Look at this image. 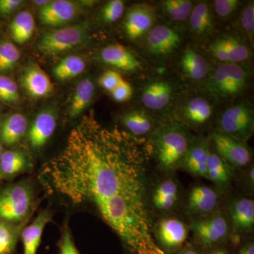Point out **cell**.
<instances>
[{"instance_id": "cell-52", "label": "cell", "mask_w": 254, "mask_h": 254, "mask_svg": "<svg viewBox=\"0 0 254 254\" xmlns=\"http://www.w3.org/2000/svg\"><path fill=\"white\" fill-rule=\"evenodd\" d=\"M1 107H0V114H1Z\"/></svg>"}, {"instance_id": "cell-36", "label": "cell", "mask_w": 254, "mask_h": 254, "mask_svg": "<svg viewBox=\"0 0 254 254\" xmlns=\"http://www.w3.org/2000/svg\"><path fill=\"white\" fill-rule=\"evenodd\" d=\"M19 100L16 82L5 75H0V100L7 104H16Z\"/></svg>"}, {"instance_id": "cell-40", "label": "cell", "mask_w": 254, "mask_h": 254, "mask_svg": "<svg viewBox=\"0 0 254 254\" xmlns=\"http://www.w3.org/2000/svg\"><path fill=\"white\" fill-rule=\"evenodd\" d=\"M240 3L239 0H215L214 9L218 17L226 19L236 11Z\"/></svg>"}, {"instance_id": "cell-46", "label": "cell", "mask_w": 254, "mask_h": 254, "mask_svg": "<svg viewBox=\"0 0 254 254\" xmlns=\"http://www.w3.org/2000/svg\"><path fill=\"white\" fill-rule=\"evenodd\" d=\"M238 254H254V245L253 242H249L241 247Z\"/></svg>"}, {"instance_id": "cell-17", "label": "cell", "mask_w": 254, "mask_h": 254, "mask_svg": "<svg viewBox=\"0 0 254 254\" xmlns=\"http://www.w3.org/2000/svg\"><path fill=\"white\" fill-rule=\"evenodd\" d=\"M219 202L216 190L204 185L193 187L187 198V210L193 215L202 217L213 213Z\"/></svg>"}, {"instance_id": "cell-37", "label": "cell", "mask_w": 254, "mask_h": 254, "mask_svg": "<svg viewBox=\"0 0 254 254\" xmlns=\"http://www.w3.org/2000/svg\"><path fill=\"white\" fill-rule=\"evenodd\" d=\"M125 3L122 0H112L104 5L100 12L102 20L105 23H114L123 16Z\"/></svg>"}, {"instance_id": "cell-11", "label": "cell", "mask_w": 254, "mask_h": 254, "mask_svg": "<svg viewBox=\"0 0 254 254\" xmlns=\"http://www.w3.org/2000/svg\"><path fill=\"white\" fill-rule=\"evenodd\" d=\"M156 19L155 8L150 4L133 5L128 9L124 21V28L127 37L136 41L148 34Z\"/></svg>"}, {"instance_id": "cell-44", "label": "cell", "mask_w": 254, "mask_h": 254, "mask_svg": "<svg viewBox=\"0 0 254 254\" xmlns=\"http://www.w3.org/2000/svg\"><path fill=\"white\" fill-rule=\"evenodd\" d=\"M22 3L21 0H0V14L3 16L11 14Z\"/></svg>"}, {"instance_id": "cell-7", "label": "cell", "mask_w": 254, "mask_h": 254, "mask_svg": "<svg viewBox=\"0 0 254 254\" xmlns=\"http://www.w3.org/2000/svg\"><path fill=\"white\" fill-rule=\"evenodd\" d=\"M88 38V23H81L45 33L38 43V49L45 55H58L81 46Z\"/></svg>"}, {"instance_id": "cell-25", "label": "cell", "mask_w": 254, "mask_h": 254, "mask_svg": "<svg viewBox=\"0 0 254 254\" xmlns=\"http://www.w3.org/2000/svg\"><path fill=\"white\" fill-rule=\"evenodd\" d=\"M31 168L30 159L23 150H6L0 155V173L2 179L18 176L26 173Z\"/></svg>"}, {"instance_id": "cell-49", "label": "cell", "mask_w": 254, "mask_h": 254, "mask_svg": "<svg viewBox=\"0 0 254 254\" xmlns=\"http://www.w3.org/2000/svg\"><path fill=\"white\" fill-rule=\"evenodd\" d=\"M33 4L38 5L40 7L42 8L43 6H46L50 2V1H46V0H45V1H33Z\"/></svg>"}, {"instance_id": "cell-2", "label": "cell", "mask_w": 254, "mask_h": 254, "mask_svg": "<svg viewBox=\"0 0 254 254\" xmlns=\"http://www.w3.org/2000/svg\"><path fill=\"white\" fill-rule=\"evenodd\" d=\"M190 143L185 128L175 124L160 127L151 138L155 158L160 168L165 171L180 168Z\"/></svg>"}, {"instance_id": "cell-41", "label": "cell", "mask_w": 254, "mask_h": 254, "mask_svg": "<svg viewBox=\"0 0 254 254\" xmlns=\"http://www.w3.org/2000/svg\"><path fill=\"white\" fill-rule=\"evenodd\" d=\"M121 75L115 71H108L100 76L99 83L102 88L106 91L112 92L123 81Z\"/></svg>"}, {"instance_id": "cell-9", "label": "cell", "mask_w": 254, "mask_h": 254, "mask_svg": "<svg viewBox=\"0 0 254 254\" xmlns=\"http://www.w3.org/2000/svg\"><path fill=\"white\" fill-rule=\"evenodd\" d=\"M212 140L216 153L232 167H245L250 163L252 151L245 142L219 131L214 132Z\"/></svg>"}, {"instance_id": "cell-23", "label": "cell", "mask_w": 254, "mask_h": 254, "mask_svg": "<svg viewBox=\"0 0 254 254\" xmlns=\"http://www.w3.org/2000/svg\"><path fill=\"white\" fill-rule=\"evenodd\" d=\"M28 120L21 113L9 115L0 125V142L2 145L12 147L27 133Z\"/></svg>"}, {"instance_id": "cell-5", "label": "cell", "mask_w": 254, "mask_h": 254, "mask_svg": "<svg viewBox=\"0 0 254 254\" xmlns=\"http://www.w3.org/2000/svg\"><path fill=\"white\" fill-rule=\"evenodd\" d=\"M190 229L194 245L208 254L223 245L230 235V226L225 215L213 213L192 220Z\"/></svg>"}, {"instance_id": "cell-1", "label": "cell", "mask_w": 254, "mask_h": 254, "mask_svg": "<svg viewBox=\"0 0 254 254\" xmlns=\"http://www.w3.org/2000/svg\"><path fill=\"white\" fill-rule=\"evenodd\" d=\"M41 180L50 193L92 207L128 254H165L153 235L146 157L129 133L85 115L63 151L43 167Z\"/></svg>"}, {"instance_id": "cell-29", "label": "cell", "mask_w": 254, "mask_h": 254, "mask_svg": "<svg viewBox=\"0 0 254 254\" xmlns=\"http://www.w3.org/2000/svg\"><path fill=\"white\" fill-rule=\"evenodd\" d=\"M35 20L29 11H23L15 16L10 24V34L16 43L22 45L33 36Z\"/></svg>"}, {"instance_id": "cell-15", "label": "cell", "mask_w": 254, "mask_h": 254, "mask_svg": "<svg viewBox=\"0 0 254 254\" xmlns=\"http://www.w3.org/2000/svg\"><path fill=\"white\" fill-rule=\"evenodd\" d=\"M232 234L240 237L247 235L254 226V202L248 198L233 200L229 206Z\"/></svg>"}, {"instance_id": "cell-14", "label": "cell", "mask_w": 254, "mask_h": 254, "mask_svg": "<svg viewBox=\"0 0 254 254\" xmlns=\"http://www.w3.org/2000/svg\"><path fill=\"white\" fill-rule=\"evenodd\" d=\"M20 81L26 93L33 98H45L54 90L49 76L36 64H31L23 70Z\"/></svg>"}, {"instance_id": "cell-10", "label": "cell", "mask_w": 254, "mask_h": 254, "mask_svg": "<svg viewBox=\"0 0 254 254\" xmlns=\"http://www.w3.org/2000/svg\"><path fill=\"white\" fill-rule=\"evenodd\" d=\"M182 43L180 32L175 28L158 25L146 35V49L149 54L163 58L173 54Z\"/></svg>"}, {"instance_id": "cell-47", "label": "cell", "mask_w": 254, "mask_h": 254, "mask_svg": "<svg viewBox=\"0 0 254 254\" xmlns=\"http://www.w3.org/2000/svg\"><path fill=\"white\" fill-rule=\"evenodd\" d=\"M206 254H230L229 250H227L226 247H224L223 245L220 246V247H217V248L214 249V250L210 251Z\"/></svg>"}, {"instance_id": "cell-31", "label": "cell", "mask_w": 254, "mask_h": 254, "mask_svg": "<svg viewBox=\"0 0 254 254\" xmlns=\"http://www.w3.org/2000/svg\"><path fill=\"white\" fill-rule=\"evenodd\" d=\"M84 60L78 55H68L53 68V74L57 79L66 81L81 74L86 68Z\"/></svg>"}, {"instance_id": "cell-43", "label": "cell", "mask_w": 254, "mask_h": 254, "mask_svg": "<svg viewBox=\"0 0 254 254\" xmlns=\"http://www.w3.org/2000/svg\"><path fill=\"white\" fill-rule=\"evenodd\" d=\"M209 52L215 59L224 63H229L228 56L225 48L218 38L210 43L208 47Z\"/></svg>"}, {"instance_id": "cell-34", "label": "cell", "mask_w": 254, "mask_h": 254, "mask_svg": "<svg viewBox=\"0 0 254 254\" xmlns=\"http://www.w3.org/2000/svg\"><path fill=\"white\" fill-rule=\"evenodd\" d=\"M21 58L17 47L9 40L0 41V75L11 72Z\"/></svg>"}, {"instance_id": "cell-21", "label": "cell", "mask_w": 254, "mask_h": 254, "mask_svg": "<svg viewBox=\"0 0 254 254\" xmlns=\"http://www.w3.org/2000/svg\"><path fill=\"white\" fill-rule=\"evenodd\" d=\"M100 56L103 63L123 71H134L141 66L136 57L122 45L105 47L100 51Z\"/></svg>"}, {"instance_id": "cell-33", "label": "cell", "mask_w": 254, "mask_h": 254, "mask_svg": "<svg viewBox=\"0 0 254 254\" xmlns=\"http://www.w3.org/2000/svg\"><path fill=\"white\" fill-rule=\"evenodd\" d=\"M23 226L0 220V254H15Z\"/></svg>"}, {"instance_id": "cell-51", "label": "cell", "mask_w": 254, "mask_h": 254, "mask_svg": "<svg viewBox=\"0 0 254 254\" xmlns=\"http://www.w3.org/2000/svg\"><path fill=\"white\" fill-rule=\"evenodd\" d=\"M0 179H2V177H1V173H0Z\"/></svg>"}, {"instance_id": "cell-20", "label": "cell", "mask_w": 254, "mask_h": 254, "mask_svg": "<svg viewBox=\"0 0 254 254\" xmlns=\"http://www.w3.org/2000/svg\"><path fill=\"white\" fill-rule=\"evenodd\" d=\"M52 219L51 212L43 210L28 226L21 230L20 238L23 244V254H37L45 227Z\"/></svg>"}, {"instance_id": "cell-13", "label": "cell", "mask_w": 254, "mask_h": 254, "mask_svg": "<svg viewBox=\"0 0 254 254\" xmlns=\"http://www.w3.org/2000/svg\"><path fill=\"white\" fill-rule=\"evenodd\" d=\"M56 112L47 108L36 115L27 131L28 145L34 150H41L53 136L57 126Z\"/></svg>"}, {"instance_id": "cell-50", "label": "cell", "mask_w": 254, "mask_h": 254, "mask_svg": "<svg viewBox=\"0 0 254 254\" xmlns=\"http://www.w3.org/2000/svg\"><path fill=\"white\" fill-rule=\"evenodd\" d=\"M3 151H4V150H3V145L1 144V142H0V155H1V153H3Z\"/></svg>"}, {"instance_id": "cell-38", "label": "cell", "mask_w": 254, "mask_h": 254, "mask_svg": "<svg viewBox=\"0 0 254 254\" xmlns=\"http://www.w3.org/2000/svg\"><path fill=\"white\" fill-rule=\"evenodd\" d=\"M241 27L248 36L251 42H253L254 33V4L250 1L242 11L240 18Z\"/></svg>"}, {"instance_id": "cell-12", "label": "cell", "mask_w": 254, "mask_h": 254, "mask_svg": "<svg viewBox=\"0 0 254 254\" xmlns=\"http://www.w3.org/2000/svg\"><path fill=\"white\" fill-rule=\"evenodd\" d=\"M79 14L80 7L76 3L68 0H55L40 9L39 19L46 26L61 27L71 23Z\"/></svg>"}, {"instance_id": "cell-48", "label": "cell", "mask_w": 254, "mask_h": 254, "mask_svg": "<svg viewBox=\"0 0 254 254\" xmlns=\"http://www.w3.org/2000/svg\"><path fill=\"white\" fill-rule=\"evenodd\" d=\"M247 178H248L249 185L253 188L254 185V168L253 166L251 167L249 170Z\"/></svg>"}, {"instance_id": "cell-6", "label": "cell", "mask_w": 254, "mask_h": 254, "mask_svg": "<svg viewBox=\"0 0 254 254\" xmlns=\"http://www.w3.org/2000/svg\"><path fill=\"white\" fill-rule=\"evenodd\" d=\"M254 131V110L247 102L235 103L220 115L218 131L220 133L247 143Z\"/></svg>"}, {"instance_id": "cell-30", "label": "cell", "mask_w": 254, "mask_h": 254, "mask_svg": "<svg viewBox=\"0 0 254 254\" xmlns=\"http://www.w3.org/2000/svg\"><path fill=\"white\" fill-rule=\"evenodd\" d=\"M122 122L124 126L133 136H142L148 134L153 128L151 118L141 110L128 112L123 115Z\"/></svg>"}, {"instance_id": "cell-24", "label": "cell", "mask_w": 254, "mask_h": 254, "mask_svg": "<svg viewBox=\"0 0 254 254\" xmlns=\"http://www.w3.org/2000/svg\"><path fill=\"white\" fill-rule=\"evenodd\" d=\"M213 105L203 97H193L185 103L181 111L182 118L192 126L205 125L213 116Z\"/></svg>"}, {"instance_id": "cell-8", "label": "cell", "mask_w": 254, "mask_h": 254, "mask_svg": "<svg viewBox=\"0 0 254 254\" xmlns=\"http://www.w3.org/2000/svg\"><path fill=\"white\" fill-rule=\"evenodd\" d=\"M153 235L157 245L164 253L174 254L186 245L189 229L180 219L166 217L158 222Z\"/></svg>"}, {"instance_id": "cell-27", "label": "cell", "mask_w": 254, "mask_h": 254, "mask_svg": "<svg viewBox=\"0 0 254 254\" xmlns=\"http://www.w3.org/2000/svg\"><path fill=\"white\" fill-rule=\"evenodd\" d=\"M180 66L185 75L193 81H202L209 71L208 64L203 55L190 48L182 53Z\"/></svg>"}, {"instance_id": "cell-39", "label": "cell", "mask_w": 254, "mask_h": 254, "mask_svg": "<svg viewBox=\"0 0 254 254\" xmlns=\"http://www.w3.org/2000/svg\"><path fill=\"white\" fill-rule=\"evenodd\" d=\"M58 247L60 254H80L73 242L71 230L67 224L64 225L63 227Z\"/></svg>"}, {"instance_id": "cell-19", "label": "cell", "mask_w": 254, "mask_h": 254, "mask_svg": "<svg viewBox=\"0 0 254 254\" xmlns=\"http://www.w3.org/2000/svg\"><path fill=\"white\" fill-rule=\"evenodd\" d=\"M178 184L173 179H165L155 186L151 194V204L155 210L168 213L174 210L180 200Z\"/></svg>"}, {"instance_id": "cell-45", "label": "cell", "mask_w": 254, "mask_h": 254, "mask_svg": "<svg viewBox=\"0 0 254 254\" xmlns=\"http://www.w3.org/2000/svg\"><path fill=\"white\" fill-rule=\"evenodd\" d=\"M174 254H206L194 244L187 243L186 245Z\"/></svg>"}, {"instance_id": "cell-32", "label": "cell", "mask_w": 254, "mask_h": 254, "mask_svg": "<svg viewBox=\"0 0 254 254\" xmlns=\"http://www.w3.org/2000/svg\"><path fill=\"white\" fill-rule=\"evenodd\" d=\"M228 56L229 63L238 64L247 61L251 58L250 48L238 37L224 34L219 37Z\"/></svg>"}, {"instance_id": "cell-35", "label": "cell", "mask_w": 254, "mask_h": 254, "mask_svg": "<svg viewBox=\"0 0 254 254\" xmlns=\"http://www.w3.org/2000/svg\"><path fill=\"white\" fill-rule=\"evenodd\" d=\"M165 14L174 21H186L193 9V3L189 0H165L161 2Z\"/></svg>"}, {"instance_id": "cell-28", "label": "cell", "mask_w": 254, "mask_h": 254, "mask_svg": "<svg viewBox=\"0 0 254 254\" xmlns=\"http://www.w3.org/2000/svg\"><path fill=\"white\" fill-rule=\"evenodd\" d=\"M95 94V85L90 78L81 80L76 86L71 98L68 115L71 118H76L83 114L91 104Z\"/></svg>"}, {"instance_id": "cell-22", "label": "cell", "mask_w": 254, "mask_h": 254, "mask_svg": "<svg viewBox=\"0 0 254 254\" xmlns=\"http://www.w3.org/2000/svg\"><path fill=\"white\" fill-rule=\"evenodd\" d=\"M232 167L210 148L207 163L206 179L213 182L219 190H226L231 185Z\"/></svg>"}, {"instance_id": "cell-42", "label": "cell", "mask_w": 254, "mask_h": 254, "mask_svg": "<svg viewBox=\"0 0 254 254\" xmlns=\"http://www.w3.org/2000/svg\"><path fill=\"white\" fill-rule=\"evenodd\" d=\"M110 93L115 101L123 103L131 98L133 89L131 85L124 79Z\"/></svg>"}, {"instance_id": "cell-18", "label": "cell", "mask_w": 254, "mask_h": 254, "mask_svg": "<svg viewBox=\"0 0 254 254\" xmlns=\"http://www.w3.org/2000/svg\"><path fill=\"white\" fill-rule=\"evenodd\" d=\"M173 86L163 80L150 82L143 88L141 102L149 110H161L168 106L173 98Z\"/></svg>"}, {"instance_id": "cell-16", "label": "cell", "mask_w": 254, "mask_h": 254, "mask_svg": "<svg viewBox=\"0 0 254 254\" xmlns=\"http://www.w3.org/2000/svg\"><path fill=\"white\" fill-rule=\"evenodd\" d=\"M210 150L208 142L203 138H198L190 142L180 168L193 176L206 178Z\"/></svg>"}, {"instance_id": "cell-4", "label": "cell", "mask_w": 254, "mask_h": 254, "mask_svg": "<svg viewBox=\"0 0 254 254\" xmlns=\"http://www.w3.org/2000/svg\"><path fill=\"white\" fill-rule=\"evenodd\" d=\"M248 80V73L238 64L224 63L208 78L205 88L218 99H230L245 91Z\"/></svg>"}, {"instance_id": "cell-26", "label": "cell", "mask_w": 254, "mask_h": 254, "mask_svg": "<svg viewBox=\"0 0 254 254\" xmlns=\"http://www.w3.org/2000/svg\"><path fill=\"white\" fill-rule=\"evenodd\" d=\"M190 28L193 34L200 38H208L215 28L213 12L205 1L195 4L190 16Z\"/></svg>"}, {"instance_id": "cell-3", "label": "cell", "mask_w": 254, "mask_h": 254, "mask_svg": "<svg viewBox=\"0 0 254 254\" xmlns=\"http://www.w3.org/2000/svg\"><path fill=\"white\" fill-rule=\"evenodd\" d=\"M36 203L34 187L28 181L9 185L0 192V220L23 225Z\"/></svg>"}]
</instances>
